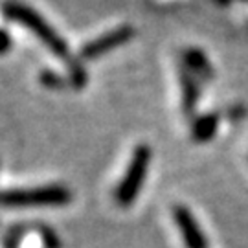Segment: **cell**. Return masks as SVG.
<instances>
[{
    "mask_svg": "<svg viewBox=\"0 0 248 248\" xmlns=\"http://www.w3.org/2000/svg\"><path fill=\"white\" fill-rule=\"evenodd\" d=\"M180 66L186 68L191 76H195L199 81H210L213 78V66L208 55L201 48H186L182 52V61Z\"/></svg>",
    "mask_w": 248,
    "mask_h": 248,
    "instance_id": "cell-6",
    "label": "cell"
},
{
    "mask_svg": "<svg viewBox=\"0 0 248 248\" xmlns=\"http://www.w3.org/2000/svg\"><path fill=\"white\" fill-rule=\"evenodd\" d=\"M151 158H153V151L147 143H140L134 147L129 166L124 173V178L120 180V184L114 189V201L118 206L127 208L138 199L140 189L147 177V171H149Z\"/></svg>",
    "mask_w": 248,
    "mask_h": 248,
    "instance_id": "cell-3",
    "label": "cell"
},
{
    "mask_svg": "<svg viewBox=\"0 0 248 248\" xmlns=\"http://www.w3.org/2000/svg\"><path fill=\"white\" fill-rule=\"evenodd\" d=\"M134 35H136V30L131 24L116 26L112 30L105 31V33L98 35L96 39L89 41V43H85L79 48L78 57H79L81 61H94V59H98L101 55H105V53L112 52V50L120 48V46L127 45Z\"/></svg>",
    "mask_w": 248,
    "mask_h": 248,
    "instance_id": "cell-4",
    "label": "cell"
},
{
    "mask_svg": "<svg viewBox=\"0 0 248 248\" xmlns=\"http://www.w3.org/2000/svg\"><path fill=\"white\" fill-rule=\"evenodd\" d=\"M13 46V41H11V35L8 33V30L0 28V55L8 53Z\"/></svg>",
    "mask_w": 248,
    "mask_h": 248,
    "instance_id": "cell-11",
    "label": "cell"
},
{
    "mask_svg": "<svg viewBox=\"0 0 248 248\" xmlns=\"http://www.w3.org/2000/svg\"><path fill=\"white\" fill-rule=\"evenodd\" d=\"M247 2H248V0H247Z\"/></svg>",
    "mask_w": 248,
    "mask_h": 248,
    "instance_id": "cell-13",
    "label": "cell"
},
{
    "mask_svg": "<svg viewBox=\"0 0 248 248\" xmlns=\"http://www.w3.org/2000/svg\"><path fill=\"white\" fill-rule=\"evenodd\" d=\"M43 233V241H45L46 248H59V239L53 235V232L50 228H41Z\"/></svg>",
    "mask_w": 248,
    "mask_h": 248,
    "instance_id": "cell-12",
    "label": "cell"
},
{
    "mask_svg": "<svg viewBox=\"0 0 248 248\" xmlns=\"http://www.w3.org/2000/svg\"><path fill=\"white\" fill-rule=\"evenodd\" d=\"M2 13L8 20L17 22L22 28H26L28 31H31L43 43L46 50H50L57 59L64 62V66H68L76 59L70 53V48H68V43L64 41V37L31 6L22 4L18 0H8L2 4Z\"/></svg>",
    "mask_w": 248,
    "mask_h": 248,
    "instance_id": "cell-1",
    "label": "cell"
},
{
    "mask_svg": "<svg viewBox=\"0 0 248 248\" xmlns=\"http://www.w3.org/2000/svg\"><path fill=\"white\" fill-rule=\"evenodd\" d=\"M72 201V193L62 184L20 187L0 191V206L4 208H46L64 206Z\"/></svg>",
    "mask_w": 248,
    "mask_h": 248,
    "instance_id": "cell-2",
    "label": "cell"
},
{
    "mask_svg": "<svg viewBox=\"0 0 248 248\" xmlns=\"http://www.w3.org/2000/svg\"><path fill=\"white\" fill-rule=\"evenodd\" d=\"M66 79H68V85L76 90H83L89 83V76H87V70L83 66L79 57H76L74 61L66 66Z\"/></svg>",
    "mask_w": 248,
    "mask_h": 248,
    "instance_id": "cell-9",
    "label": "cell"
},
{
    "mask_svg": "<svg viewBox=\"0 0 248 248\" xmlns=\"http://www.w3.org/2000/svg\"><path fill=\"white\" fill-rule=\"evenodd\" d=\"M219 129V116L217 114H202L193 118L191 122V138L199 143L210 142Z\"/></svg>",
    "mask_w": 248,
    "mask_h": 248,
    "instance_id": "cell-8",
    "label": "cell"
},
{
    "mask_svg": "<svg viewBox=\"0 0 248 248\" xmlns=\"http://www.w3.org/2000/svg\"><path fill=\"white\" fill-rule=\"evenodd\" d=\"M39 83L43 87H46V89L59 90L64 85H68V79H66V76H59L57 72L45 68V70H41V74H39Z\"/></svg>",
    "mask_w": 248,
    "mask_h": 248,
    "instance_id": "cell-10",
    "label": "cell"
},
{
    "mask_svg": "<svg viewBox=\"0 0 248 248\" xmlns=\"http://www.w3.org/2000/svg\"><path fill=\"white\" fill-rule=\"evenodd\" d=\"M173 219H175L178 230L182 233L186 248H208V243H206V237H204L201 226L197 224V219L186 206H182V204L173 206Z\"/></svg>",
    "mask_w": 248,
    "mask_h": 248,
    "instance_id": "cell-5",
    "label": "cell"
},
{
    "mask_svg": "<svg viewBox=\"0 0 248 248\" xmlns=\"http://www.w3.org/2000/svg\"><path fill=\"white\" fill-rule=\"evenodd\" d=\"M178 85H180V99H182V110L184 114L193 116L197 110V103L201 98V81L191 76L186 68L180 66L178 72Z\"/></svg>",
    "mask_w": 248,
    "mask_h": 248,
    "instance_id": "cell-7",
    "label": "cell"
}]
</instances>
